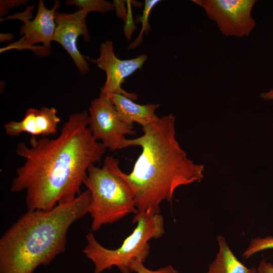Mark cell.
<instances>
[{"instance_id": "6da1fadb", "label": "cell", "mask_w": 273, "mask_h": 273, "mask_svg": "<svg viewBox=\"0 0 273 273\" xmlns=\"http://www.w3.org/2000/svg\"><path fill=\"white\" fill-rule=\"evenodd\" d=\"M106 148L93 136L88 114H71L55 139L32 136L29 145L18 144L24 159L13 179L12 192H26L27 211L49 210L80 195L88 167L100 161Z\"/></svg>"}, {"instance_id": "7a4b0ae2", "label": "cell", "mask_w": 273, "mask_h": 273, "mask_svg": "<svg viewBox=\"0 0 273 273\" xmlns=\"http://www.w3.org/2000/svg\"><path fill=\"white\" fill-rule=\"evenodd\" d=\"M142 130V136L123 141V149L139 146L142 152L132 171H122L121 175L132 190L138 213H160L161 202H171L178 187L203 179L204 166L189 159L180 147L171 114L159 117Z\"/></svg>"}, {"instance_id": "3957f363", "label": "cell", "mask_w": 273, "mask_h": 273, "mask_svg": "<svg viewBox=\"0 0 273 273\" xmlns=\"http://www.w3.org/2000/svg\"><path fill=\"white\" fill-rule=\"evenodd\" d=\"M88 190L49 210L27 211L0 239V273H33L66 247L71 225L88 212Z\"/></svg>"}, {"instance_id": "277c9868", "label": "cell", "mask_w": 273, "mask_h": 273, "mask_svg": "<svg viewBox=\"0 0 273 273\" xmlns=\"http://www.w3.org/2000/svg\"><path fill=\"white\" fill-rule=\"evenodd\" d=\"M119 161L108 156L103 165H91L83 181L90 194L88 212L92 218V231L114 223L129 213L136 214L133 193L121 175Z\"/></svg>"}, {"instance_id": "5b68a950", "label": "cell", "mask_w": 273, "mask_h": 273, "mask_svg": "<svg viewBox=\"0 0 273 273\" xmlns=\"http://www.w3.org/2000/svg\"><path fill=\"white\" fill-rule=\"evenodd\" d=\"M136 226L132 233L115 249H107L96 239L93 233L86 236V244L82 252L94 265V273L116 266L122 273H130L134 260L145 261L150 251L149 240L158 239L165 233L164 219L159 213L142 212L135 214L132 220Z\"/></svg>"}, {"instance_id": "8992f818", "label": "cell", "mask_w": 273, "mask_h": 273, "mask_svg": "<svg viewBox=\"0 0 273 273\" xmlns=\"http://www.w3.org/2000/svg\"><path fill=\"white\" fill-rule=\"evenodd\" d=\"M59 1H55L52 9L45 7L42 0L39 1L36 15L32 20L31 11L33 6L28 7L22 13L9 16L6 19L20 20L24 24L20 34L23 35L19 41L8 47L10 48L28 49L33 51L38 56H46L51 51V42L54 41L56 29L55 12L60 7ZM5 19V20H6Z\"/></svg>"}, {"instance_id": "52a82bcc", "label": "cell", "mask_w": 273, "mask_h": 273, "mask_svg": "<svg viewBox=\"0 0 273 273\" xmlns=\"http://www.w3.org/2000/svg\"><path fill=\"white\" fill-rule=\"evenodd\" d=\"M226 37L249 36L256 26L252 16L255 0H194Z\"/></svg>"}, {"instance_id": "ba28073f", "label": "cell", "mask_w": 273, "mask_h": 273, "mask_svg": "<svg viewBox=\"0 0 273 273\" xmlns=\"http://www.w3.org/2000/svg\"><path fill=\"white\" fill-rule=\"evenodd\" d=\"M88 112V126L94 138L110 151L123 149L124 136L135 133L133 123L121 117L107 95L100 94L93 100Z\"/></svg>"}, {"instance_id": "9c48e42d", "label": "cell", "mask_w": 273, "mask_h": 273, "mask_svg": "<svg viewBox=\"0 0 273 273\" xmlns=\"http://www.w3.org/2000/svg\"><path fill=\"white\" fill-rule=\"evenodd\" d=\"M100 52L99 58H87L106 73V80L100 89V94L107 96L119 94L132 100H136L137 95L124 90L121 84L126 77L142 67L147 60V56L142 54L133 59L121 60L115 56L113 43L110 40H106L101 44Z\"/></svg>"}, {"instance_id": "30bf717a", "label": "cell", "mask_w": 273, "mask_h": 273, "mask_svg": "<svg viewBox=\"0 0 273 273\" xmlns=\"http://www.w3.org/2000/svg\"><path fill=\"white\" fill-rule=\"evenodd\" d=\"M88 13L84 9H80L73 13L55 12L56 29L54 41L58 42L73 60L75 65L82 75L90 71L89 65L76 45L78 37L82 35L84 41L90 40V36L86 24Z\"/></svg>"}, {"instance_id": "8fae6325", "label": "cell", "mask_w": 273, "mask_h": 273, "mask_svg": "<svg viewBox=\"0 0 273 273\" xmlns=\"http://www.w3.org/2000/svg\"><path fill=\"white\" fill-rule=\"evenodd\" d=\"M60 121L57 110L54 107H41L40 109L30 108L21 121L11 120L4 124V128L6 134L11 136L27 132L32 136L46 137L56 134Z\"/></svg>"}, {"instance_id": "7c38bea8", "label": "cell", "mask_w": 273, "mask_h": 273, "mask_svg": "<svg viewBox=\"0 0 273 273\" xmlns=\"http://www.w3.org/2000/svg\"><path fill=\"white\" fill-rule=\"evenodd\" d=\"M108 96L121 117L127 122H136L144 127L159 118L155 111L160 106L159 104H138L128 97L119 94Z\"/></svg>"}, {"instance_id": "4fadbf2b", "label": "cell", "mask_w": 273, "mask_h": 273, "mask_svg": "<svg viewBox=\"0 0 273 273\" xmlns=\"http://www.w3.org/2000/svg\"><path fill=\"white\" fill-rule=\"evenodd\" d=\"M216 239L218 252L204 273H256V268L247 267L238 259L224 237L219 235Z\"/></svg>"}, {"instance_id": "5bb4252c", "label": "cell", "mask_w": 273, "mask_h": 273, "mask_svg": "<svg viewBox=\"0 0 273 273\" xmlns=\"http://www.w3.org/2000/svg\"><path fill=\"white\" fill-rule=\"evenodd\" d=\"M67 5H74L80 9H84L90 12H98L105 14L113 11L114 9L113 3L104 0H69L66 2Z\"/></svg>"}, {"instance_id": "9a60e30c", "label": "cell", "mask_w": 273, "mask_h": 273, "mask_svg": "<svg viewBox=\"0 0 273 273\" xmlns=\"http://www.w3.org/2000/svg\"><path fill=\"white\" fill-rule=\"evenodd\" d=\"M159 2H160L159 0L145 1L144 9L143 15L138 18L139 21H141L142 23L141 32L137 38L128 47V50L134 49L141 43L143 40V33L146 32L147 34L149 29L150 26L148 22V19L150 13L152 9H153L154 6Z\"/></svg>"}, {"instance_id": "2e32d148", "label": "cell", "mask_w": 273, "mask_h": 273, "mask_svg": "<svg viewBox=\"0 0 273 273\" xmlns=\"http://www.w3.org/2000/svg\"><path fill=\"white\" fill-rule=\"evenodd\" d=\"M270 249H273V237L256 238L251 240L242 256L247 259L258 252Z\"/></svg>"}, {"instance_id": "e0dca14e", "label": "cell", "mask_w": 273, "mask_h": 273, "mask_svg": "<svg viewBox=\"0 0 273 273\" xmlns=\"http://www.w3.org/2000/svg\"><path fill=\"white\" fill-rule=\"evenodd\" d=\"M130 271L136 273H179L171 265H167L157 270H150L144 266L142 261L139 260L132 262L130 266Z\"/></svg>"}, {"instance_id": "ac0fdd59", "label": "cell", "mask_w": 273, "mask_h": 273, "mask_svg": "<svg viewBox=\"0 0 273 273\" xmlns=\"http://www.w3.org/2000/svg\"><path fill=\"white\" fill-rule=\"evenodd\" d=\"M27 1L13 0V1H1V17L4 16L7 14L10 9L19 6L27 3Z\"/></svg>"}, {"instance_id": "d6986e66", "label": "cell", "mask_w": 273, "mask_h": 273, "mask_svg": "<svg viewBox=\"0 0 273 273\" xmlns=\"http://www.w3.org/2000/svg\"><path fill=\"white\" fill-rule=\"evenodd\" d=\"M256 270V273H273V264L263 259L259 262Z\"/></svg>"}, {"instance_id": "ffe728a7", "label": "cell", "mask_w": 273, "mask_h": 273, "mask_svg": "<svg viewBox=\"0 0 273 273\" xmlns=\"http://www.w3.org/2000/svg\"><path fill=\"white\" fill-rule=\"evenodd\" d=\"M260 97L264 100H273V88L267 92L262 93L260 95Z\"/></svg>"}, {"instance_id": "44dd1931", "label": "cell", "mask_w": 273, "mask_h": 273, "mask_svg": "<svg viewBox=\"0 0 273 273\" xmlns=\"http://www.w3.org/2000/svg\"><path fill=\"white\" fill-rule=\"evenodd\" d=\"M13 36L10 34H1V41L5 42L11 40Z\"/></svg>"}, {"instance_id": "7402d4cb", "label": "cell", "mask_w": 273, "mask_h": 273, "mask_svg": "<svg viewBox=\"0 0 273 273\" xmlns=\"http://www.w3.org/2000/svg\"><path fill=\"white\" fill-rule=\"evenodd\" d=\"M272 127H273V125H272Z\"/></svg>"}]
</instances>
